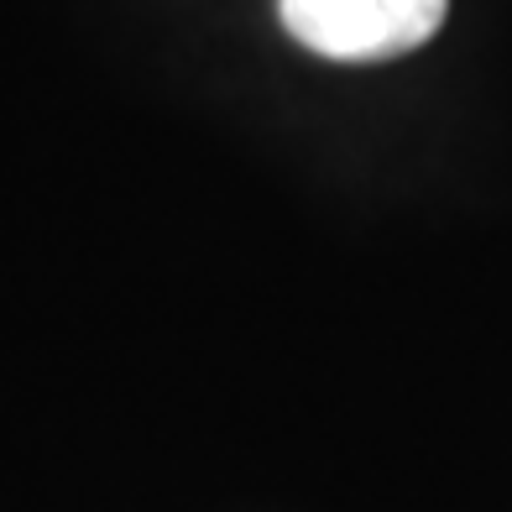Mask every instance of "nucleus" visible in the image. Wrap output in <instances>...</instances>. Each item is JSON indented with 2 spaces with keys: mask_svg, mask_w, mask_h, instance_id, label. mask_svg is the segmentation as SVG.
Instances as JSON below:
<instances>
[{
  "mask_svg": "<svg viewBox=\"0 0 512 512\" xmlns=\"http://www.w3.org/2000/svg\"><path fill=\"white\" fill-rule=\"evenodd\" d=\"M450 0H277V16L309 53L335 63H382L413 53L445 27Z\"/></svg>",
  "mask_w": 512,
  "mask_h": 512,
  "instance_id": "nucleus-1",
  "label": "nucleus"
}]
</instances>
